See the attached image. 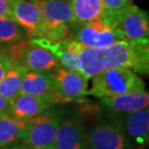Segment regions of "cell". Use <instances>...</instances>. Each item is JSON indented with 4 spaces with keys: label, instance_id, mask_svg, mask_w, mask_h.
<instances>
[{
    "label": "cell",
    "instance_id": "cell-1",
    "mask_svg": "<svg viewBox=\"0 0 149 149\" xmlns=\"http://www.w3.org/2000/svg\"><path fill=\"white\" fill-rule=\"evenodd\" d=\"M79 73L91 79L102 71L126 68L148 76L149 47L148 44L130 41H119L102 49H90L80 46Z\"/></svg>",
    "mask_w": 149,
    "mask_h": 149
},
{
    "label": "cell",
    "instance_id": "cell-2",
    "mask_svg": "<svg viewBox=\"0 0 149 149\" xmlns=\"http://www.w3.org/2000/svg\"><path fill=\"white\" fill-rule=\"evenodd\" d=\"M91 88L87 95L108 98L145 89L144 81L138 74L126 68H114L98 73L91 77Z\"/></svg>",
    "mask_w": 149,
    "mask_h": 149
},
{
    "label": "cell",
    "instance_id": "cell-3",
    "mask_svg": "<svg viewBox=\"0 0 149 149\" xmlns=\"http://www.w3.org/2000/svg\"><path fill=\"white\" fill-rule=\"evenodd\" d=\"M69 38L80 46L90 49L107 47L124 40L115 19L105 13L84 24L74 26Z\"/></svg>",
    "mask_w": 149,
    "mask_h": 149
},
{
    "label": "cell",
    "instance_id": "cell-4",
    "mask_svg": "<svg viewBox=\"0 0 149 149\" xmlns=\"http://www.w3.org/2000/svg\"><path fill=\"white\" fill-rule=\"evenodd\" d=\"M36 3L43 15V31L39 39L59 42L69 38L74 25L70 0H39Z\"/></svg>",
    "mask_w": 149,
    "mask_h": 149
},
{
    "label": "cell",
    "instance_id": "cell-5",
    "mask_svg": "<svg viewBox=\"0 0 149 149\" xmlns=\"http://www.w3.org/2000/svg\"><path fill=\"white\" fill-rule=\"evenodd\" d=\"M63 116L60 111L49 109L28 120L22 141L28 149H54L57 129Z\"/></svg>",
    "mask_w": 149,
    "mask_h": 149
},
{
    "label": "cell",
    "instance_id": "cell-6",
    "mask_svg": "<svg viewBox=\"0 0 149 149\" xmlns=\"http://www.w3.org/2000/svg\"><path fill=\"white\" fill-rule=\"evenodd\" d=\"M1 47L14 63L22 65L27 71L52 72L60 66L49 50L29 43L27 39Z\"/></svg>",
    "mask_w": 149,
    "mask_h": 149
},
{
    "label": "cell",
    "instance_id": "cell-7",
    "mask_svg": "<svg viewBox=\"0 0 149 149\" xmlns=\"http://www.w3.org/2000/svg\"><path fill=\"white\" fill-rule=\"evenodd\" d=\"M106 14V13H105ZM112 16L122 32L124 40L136 43L148 44L149 19L145 11L130 3L126 8Z\"/></svg>",
    "mask_w": 149,
    "mask_h": 149
},
{
    "label": "cell",
    "instance_id": "cell-8",
    "mask_svg": "<svg viewBox=\"0 0 149 149\" xmlns=\"http://www.w3.org/2000/svg\"><path fill=\"white\" fill-rule=\"evenodd\" d=\"M56 104L68 103L84 97L88 92V79L82 74L59 66L52 72Z\"/></svg>",
    "mask_w": 149,
    "mask_h": 149
},
{
    "label": "cell",
    "instance_id": "cell-9",
    "mask_svg": "<svg viewBox=\"0 0 149 149\" xmlns=\"http://www.w3.org/2000/svg\"><path fill=\"white\" fill-rule=\"evenodd\" d=\"M88 149H127L129 146L122 121L100 122L86 135Z\"/></svg>",
    "mask_w": 149,
    "mask_h": 149
},
{
    "label": "cell",
    "instance_id": "cell-10",
    "mask_svg": "<svg viewBox=\"0 0 149 149\" xmlns=\"http://www.w3.org/2000/svg\"><path fill=\"white\" fill-rule=\"evenodd\" d=\"M12 19L25 32L27 39L40 38L43 31V15L36 2L10 0Z\"/></svg>",
    "mask_w": 149,
    "mask_h": 149
},
{
    "label": "cell",
    "instance_id": "cell-11",
    "mask_svg": "<svg viewBox=\"0 0 149 149\" xmlns=\"http://www.w3.org/2000/svg\"><path fill=\"white\" fill-rule=\"evenodd\" d=\"M29 43L36 45L49 50L58 60L60 66L65 69L79 73V49L80 45L76 43L72 39L59 42H49L45 39H27Z\"/></svg>",
    "mask_w": 149,
    "mask_h": 149
},
{
    "label": "cell",
    "instance_id": "cell-12",
    "mask_svg": "<svg viewBox=\"0 0 149 149\" xmlns=\"http://www.w3.org/2000/svg\"><path fill=\"white\" fill-rule=\"evenodd\" d=\"M128 143L136 149H143L149 139V111L148 108L127 113L122 121Z\"/></svg>",
    "mask_w": 149,
    "mask_h": 149
},
{
    "label": "cell",
    "instance_id": "cell-13",
    "mask_svg": "<svg viewBox=\"0 0 149 149\" xmlns=\"http://www.w3.org/2000/svg\"><path fill=\"white\" fill-rule=\"evenodd\" d=\"M54 149H88L86 134L77 118L63 120L55 135Z\"/></svg>",
    "mask_w": 149,
    "mask_h": 149
},
{
    "label": "cell",
    "instance_id": "cell-14",
    "mask_svg": "<svg viewBox=\"0 0 149 149\" xmlns=\"http://www.w3.org/2000/svg\"><path fill=\"white\" fill-rule=\"evenodd\" d=\"M54 105L50 98L19 94L9 103L8 112L15 117L28 121Z\"/></svg>",
    "mask_w": 149,
    "mask_h": 149
},
{
    "label": "cell",
    "instance_id": "cell-15",
    "mask_svg": "<svg viewBox=\"0 0 149 149\" xmlns=\"http://www.w3.org/2000/svg\"><path fill=\"white\" fill-rule=\"evenodd\" d=\"M101 105L109 111L116 113H130L148 108L149 95L144 90L131 92L114 97L101 98Z\"/></svg>",
    "mask_w": 149,
    "mask_h": 149
},
{
    "label": "cell",
    "instance_id": "cell-16",
    "mask_svg": "<svg viewBox=\"0 0 149 149\" xmlns=\"http://www.w3.org/2000/svg\"><path fill=\"white\" fill-rule=\"evenodd\" d=\"M19 94L47 97L56 105L55 89L52 79V72L27 71L22 77Z\"/></svg>",
    "mask_w": 149,
    "mask_h": 149
},
{
    "label": "cell",
    "instance_id": "cell-17",
    "mask_svg": "<svg viewBox=\"0 0 149 149\" xmlns=\"http://www.w3.org/2000/svg\"><path fill=\"white\" fill-rule=\"evenodd\" d=\"M28 121L22 120L11 113L0 116V147H6L23 138Z\"/></svg>",
    "mask_w": 149,
    "mask_h": 149
},
{
    "label": "cell",
    "instance_id": "cell-18",
    "mask_svg": "<svg viewBox=\"0 0 149 149\" xmlns=\"http://www.w3.org/2000/svg\"><path fill=\"white\" fill-rule=\"evenodd\" d=\"M70 2L74 14L73 27L98 19L104 14L102 0H70Z\"/></svg>",
    "mask_w": 149,
    "mask_h": 149
},
{
    "label": "cell",
    "instance_id": "cell-19",
    "mask_svg": "<svg viewBox=\"0 0 149 149\" xmlns=\"http://www.w3.org/2000/svg\"><path fill=\"white\" fill-rule=\"evenodd\" d=\"M27 70L17 63H12L4 77L0 81V96L9 103L19 95L22 77Z\"/></svg>",
    "mask_w": 149,
    "mask_h": 149
},
{
    "label": "cell",
    "instance_id": "cell-20",
    "mask_svg": "<svg viewBox=\"0 0 149 149\" xmlns=\"http://www.w3.org/2000/svg\"><path fill=\"white\" fill-rule=\"evenodd\" d=\"M27 39L23 29L10 17H0V46L6 47Z\"/></svg>",
    "mask_w": 149,
    "mask_h": 149
},
{
    "label": "cell",
    "instance_id": "cell-21",
    "mask_svg": "<svg viewBox=\"0 0 149 149\" xmlns=\"http://www.w3.org/2000/svg\"><path fill=\"white\" fill-rule=\"evenodd\" d=\"M130 3V0H102L104 13L106 14H117Z\"/></svg>",
    "mask_w": 149,
    "mask_h": 149
},
{
    "label": "cell",
    "instance_id": "cell-22",
    "mask_svg": "<svg viewBox=\"0 0 149 149\" xmlns=\"http://www.w3.org/2000/svg\"><path fill=\"white\" fill-rule=\"evenodd\" d=\"M12 63H13L12 59L6 54L5 52L1 47V50H0V81L4 77L5 74L7 73V71L10 68Z\"/></svg>",
    "mask_w": 149,
    "mask_h": 149
},
{
    "label": "cell",
    "instance_id": "cell-23",
    "mask_svg": "<svg viewBox=\"0 0 149 149\" xmlns=\"http://www.w3.org/2000/svg\"><path fill=\"white\" fill-rule=\"evenodd\" d=\"M0 17H10L12 19L10 0H0Z\"/></svg>",
    "mask_w": 149,
    "mask_h": 149
},
{
    "label": "cell",
    "instance_id": "cell-24",
    "mask_svg": "<svg viewBox=\"0 0 149 149\" xmlns=\"http://www.w3.org/2000/svg\"><path fill=\"white\" fill-rule=\"evenodd\" d=\"M8 109H9V102L6 101L2 96H0V116L3 115L6 112H8Z\"/></svg>",
    "mask_w": 149,
    "mask_h": 149
},
{
    "label": "cell",
    "instance_id": "cell-25",
    "mask_svg": "<svg viewBox=\"0 0 149 149\" xmlns=\"http://www.w3.org/2000/svg\"><path fill=\"white\" fill-rule=\"evenodd\" d=\"M32 2H37V1H39V0H31Z\"/></svg>",
    "mask_w": 149,
    "mask_h": 149
},
{
    "label": "cell",
    "instance_id": "cell-26",
    "mask_svg": "<svg viewBox=\"0 0 149 149\" xmlns=\"http://www.w3.org/2000/svg\"><path fill=\"white\" fill-rule=\"evenodd\" d=\"M22 149H28V148H26V147H24V148H22Z\"/></svg>",
    "mask_w": 149,
    "mask_h": 149
},
{
    "label": "cell",
    "instance_id": "cell-27",
    "mask_svg": "<svg viewBox=\"0 0 149 149\" xmlns=\"http://www.w3.org/2000/svg\"><path fill=\"white\" fill-rule=\"evenodd\" d=\"M0 49H1V46H0Z\"/></svg>",
    "mask_w": 149,
    "mask_h": 149
},
{
    "label": "cell",
    "instance_id": "cell-28",
    "mask_svg": "<svg viewBox=\"0 0 149 149\" xmlns=\"http://www.w3.org/2000/svg\"><path fill=\"white\" fill-rule=\"evenodd\" d=\"M0 50H1V49H0Z\"/></svg>",
    "mask_w": 149,
    "mask_h": 149
}]
</instances>
